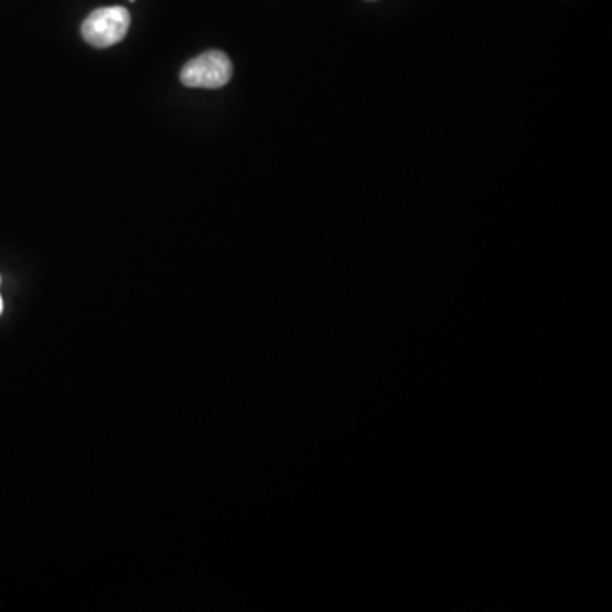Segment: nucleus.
<instances>
[{
	"label": "nucleus",
	"mask_w": 612,
	"mask_h": 612,
	"mask_svg": "<svg viewBox=\"0 0 612 612\" xmlns=\"http://www.w3.org/2000/svg\"><path fill=\"white\" fill-rule=\"evenodd\" d=\"M233 65L223 51H206L181 70V82L191 89H220L232 79Z\"/></svg>",
	"instance_id": "f257e3e1"
},
{
	"label": "nucleus",
	"mask_w": 612,
	"mask_h": 612,
	"mask_svg": "<svg viewBox=\"0 0 612 612\" xmlns=\"http://www.w3.org/2000/svg\"><path fill=\"white\" fill-rule=\"evenodd\" d=\"M4 310V303H2V297H0V313Z\"/></svg>",
	"instance_id": "7ed1b4c3"
},
{
	"label": "nucleus",
	"mask_w": 612,
	"mask_h": 612,
	"mask_svg": "<svg viewBox=\"0 0 612 612\" xmlns=\"http://www.w3.org/2000/svg\"><path fill=\"white\" fill-rule=\"evenodd\" d=\"M129 12L122 6L100 8L90 12L82 22V37L90 47L109 48L126 37Z\"/></svg>",
	"instance_id": "f03ea898"
}]
</instances>
